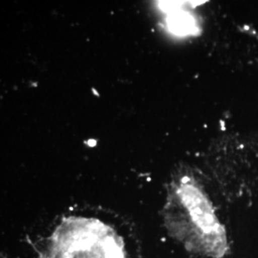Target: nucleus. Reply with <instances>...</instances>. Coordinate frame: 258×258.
<instances>
[{
  "label": "nucleus",
  "instance_id": "f257e3e1",
  "mask_svg": "<svg viewBox=\"0 0 258 258\" xmlns=\"http://www.w3.org/2000/svg\"><path fill=\"white\" fill-rule=\"evenodd\" d=\"M178 207L167 216V228L190 250L210 257L220 256L225 237L212 207L200 189L184 179L175 191Z\"/></svg>",
  "mask_w": 258,
  "mask_h": 258
},
{
  "label": "nucleus",
  "instance_id": "f03ea898",
  "mask_svg": "<svg viewBox=\"0 0 258 258\" xmlns=\"http://www.w3.org/2000/svg\"><path fill=\"white\" fill-rule=\"evenodd\" d=\"M43 258H127V251L123 237L108 223L75 216L54 229Z\"/></svg>",
  "mask_w": 258,
  "mask_h": 258
},
{
  "label": "nucleus",
  "instance_id": "7ed1b4c3",
  "mask_svg": "<svg viewBox=\"0 0 258 258\" xmlns=\"http://www.w3.org/2000/svg\"><path fill=\"white\" fill-rule=\"evenodd\" d=\"M194 22L192 19L186 15L177 13L171 15L168 19V26L176 33L186 34L189 33L194 29Z\"/></svg>",
  "mask_w": 258,
  "mask_h": 258
}]
</instances>
